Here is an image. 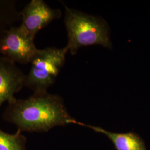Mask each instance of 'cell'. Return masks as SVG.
<instances>
[{
	"mask_svg": "<svg viewBox=\"0 0 150 150\" xmlns=\"http://www.w3.org/2000/svg\"><path fill=\"white\" fill-rule=\"evenodd\" d=\"M4 118L21 131L46 132L58 126L76 123L70 116L61 97L48 92L33 93L26 99L8 104Z\"/></svg>",
	"mask_w": 150,
	"mask_h": 150,
	"instance_id": "cell-1",
	"label": "cell"
},
{
	"mask_svg": "<svg viewBox=\"0 0 150 150\" xmlns=\"http://www.w3.org/2000/svg\"><path fill=\"white\" fill-rule=\"evenodd\" d=\"M64 8V24L68 38L66 46L71 54H76L80 47L93 45L112 47L109 27L105 21L66 6Z\"/></svg>",
	"mask_w": 150,
	"mask_h": 150,
	"instance_id": "cell-2",
	"label": "cell"
},
{
	"mask_svg": "<svg viewBox=\"0 0 150 150\" xmlns=\"http://www.w3.org/2000/svg\"><path fill=\"white\" fill-rule=\"evenodd\" d=\"M69 49L47 47L38 50L32 59L31 67L26 75L25 86L33 93H43L52 86L64 66Z\"/></svg>",
	"mask_w": 150,
	"mask_h": 150,
	"instance_id": "cell-3",
	"label": "cell"
},
{
	"mask_svg": "<svg viewBox=\"0 0 150 150\" xmlns=\"http://www.w3.org/2000/svg\"><path fill=\"white\" fill-rule=\"evenodd\" d=\"M34 39L21 25L11 27L0 39V54L15 63H31L38 51Z\"/></svg>",
	"mask_w": 150,
	"mask_h": 150,
	"instance_id": "cell-4",
	"label": "cell"
},
{
	"mask_svg": "<svg viewBox=\"0 0 150 150\" xmlns=\"http://www.w3.org/2000/svg\"><path fill=\"white\" fill-rule=\"evenodd\" d=\"M20 15L22 26L35 38L40 30L54 20L60 18L61 12L59 9L51 8L42 0H32L22 10Z\"/></svg>",
	"mask_w": 150,
	"mask_h": 150,
	"instance_id": "cell-5",
	"label": "cell"
},
{
	"mask_svg": "<svg viewBox=\"0 0 150 150\" xmlns=\"http://www.w3.org/2000/svg\"><path fill=\"white\" fill-rule=\"evenodd\" d=\"M26 78L15 62L0 57V107L4 102L10 104L16 100L14 95L25 86Z\"/></svg>",
	"mask_w": 150,
	"mask_h": 150,
	"instance_id": "cell-6",
	"label": "cell"
},
{
	"mask_svg": "<svg viewBox=\"0 0 150 150\" xmlns=\"http://www.w3.org/2000/svg\"><path fill=\"white\" fill-rule=\"evenodd\" d=\"M76 124L86 126L97 132L105 134L109 139H111L117 150H147L143 141L138 135L133 132L113 133L100 127L87 125L77 121Z\"/></svg>",
	"mask_w": 150,
	"mask_h": 150,
	"instance_id": "cell-7",
	"label": "cell"
},
{
	"mask_svg": "<svg viewBox=\"0 0 150 150\" xmlns=\"http://www.w3.org/2000/svg\"><path fill=\"white\" fill-rule=\"evenodd\" d=\"M20 132L8 134L0 129V150H26V139Z\"/></svg>",
	"mask_w": 150,
	"mask_h": 150,
	"instance_id": "cell-8",
	"label": "cell"
}]
</instances>
